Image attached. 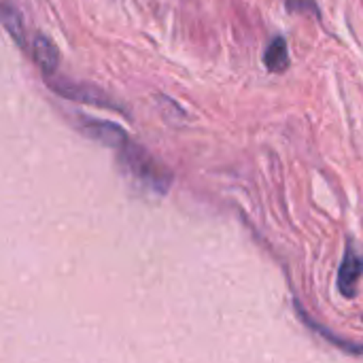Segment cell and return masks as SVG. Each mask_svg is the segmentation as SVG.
<instances>
[{
  "instance_id": "277c9868",
  "label": "cell",
  "mask_w": 363,
  "mask_h": 363,
  "mask_svg": "<svg viewBox=\"0 0 363 363\" xmlns=\"http://www.w3.org/2000/svg\"><path fill=\"white\" fill-rule=\"evenodd\" d=\"M363 277V251L355 245L349 242L345 251L342 266L338 270V289L345 298H353L357 294V285Z\"/></svg>"
},
{
  "instance_id": "6da1fadb",
  "label": "cell",
  "mask_w": 363,
  "mask_h": 363,
  "mask_svg": "<svg viewBox=\"0 0 363 363\" xmlns=\"http://www.w3.org/2000/svg\"><path fill=\"white\" fill-rule=\"evenodd\" d=\"M119 164L128 177H132L143 189L151 194L164 196L172 185V172L136 143H128L123 149H119Z\"/></svg>"
},
{
  "instance_id": "5b68a950",
  "label": "cell",
  "mask_w": 363,
  "mask_h": 363,
  "mask_svg": "<svg viewBox=\"0 0 363 363\" xmlns=\"http://www.w3.org/2000/svg\"><path fill=\"white\" fill-rule=\"evenodd\" d=\"M30 53H32L34 64L43 70L45 77L55 74V70L60 66V51L45 34H34V38L30 43Z\"/></svg>"
},
{
  "instance_id": "9c48e42d",
  "label": "cell",
  "mask_w": 363,
  "mask_h": 363,
  "mask_svg": "<svg viewBox=\"0 0 363 363\" xmlns=\"http://www.w3.org/2000/svg\"><path fill=\"white\" fill-rule=\"evenodd\" d=\"M157 108L162 111V115H164L166 119H172V121L185 117L183 108H181L172 98H166V96H157Z\"/></svg>"
},
{
  "instance_id": "52a82bcc",
  "label": "cell",
  "mask_w": 363,
  "mask_h": 363,
  "mask_svg": "<svg viewBox=\"0 0 363 363\" xmlns=\"http://www.w3.org/2000/svg\"><path fill=\"white\" fill-rule=\"evenodd\" d=\"M0 23L2 28L11 34V38L19 45L26 47V28L19 11L11 4H0Z\"/></svg>"
},
{
  "instance_id": "3957f363",
  "label": "cell",
  "mask_w": 363,
  "mask_h": 363,
  "mask_svg": "<svg viewBox=\"0 0 363 363\" xmlns=\"http://www.w3.org/2000/svg\"><path fill=\"white\" fill-rule=\"evenodd\" d=\"M79 130H81L87 138H91V140H96V143H100V145H104V147L117 149V151L123 149V147L130 143L128 132H125L121 125L113 123V121H102V119L83 117V119L79 121Z\"/></svg>"
},
{
  "instance_id": "7a4b0ae2",
  "label": "cell",
  "mask_w": 363,
  "mask_h": 363,
  "mask_svg": "<svg viewBox=\"0 0 363 363\" xmlns=\"http://www.w3.org/2000/svg\"><path fill=\"white\" fill-rule=\"evenodd\" d=\"M47 87L51 91H55L57 96L72 100V102H81V104H89L96 108H106V111H115V113H123L128 115V111L121 106V102H117L113 96H108L104 89L91 85V83H83V81H72L66 77H57V74H47L45 77Z\"/></svg>"
},
{
  "instance_id": "ba28073f",
  "label": "cell",
  "mask_w": 363,
  "mask_h": 363,
  "mask_svg": "<svg viewBox=\"0 0 363 363\" xmlns=\"http://www.w3.org/2000/svg\"><path fill=\"white\" fill-rule=\"evenodd\" d=\"M285 6L289 13H304V15H311V17H319L321 11H319V4L317 0H285Z\"/></svg>"
},
{
  "instance_id": "8992f818",
  "label": "cell",
  "mask_w": 363,
  "mask_h": 363,
  "mask_svg": "<svg viewBox=\"0 0 363 363\" xmlns=\"http://www.w3.org/2000/svg\"><path fill=\"white\" fill-rule=\"evenodd\" d=\"M264 64H266V68L270 72H283V70H287V66H289V49H287L285 36H277L268 45V49L264 53Z\"/></svg>"
}]
</instances>
